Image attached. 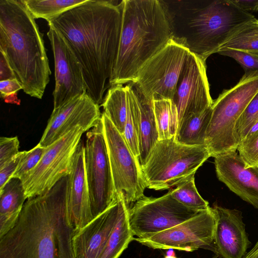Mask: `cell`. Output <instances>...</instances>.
<instances>
[{
	"instance_id": "6da1fadb",
	"label": "cell",
	"mask_w": 258,
	"mask_h": 258,
	"mask_svg": "<svg viewBox=\"0 0 258 258\" xmlns=\"http://www.w3.org/2000/svg\"><path fill=\"white\" fill-rule=\"evenodd\" d=\"M121 20L120 2L87 0L47 22L66 39L81 66L87 93L99 106L115 62Z\"/></svg>"
},
{
	"instance_id": "7a4b0ae2",
	"label": "cell",
	"mask_w": 258,
	"mask_h": 258,
	"mask_svg": "<svg viewBox=\"0 0 258 258\" xmlns=\"http://www.w3.org/2000/svg\"><path fill=\"white\" fill-rule=\"evenodd\" d=\"M68 176L27 199L14 226L0 237V258H75L68 216Z\"/></svg>"
},
{
	"instance_id": "3957f363",
	"label": "cell",
	"mask_w": 258,
	"mask_h": 258,
	"mask_svg": "<svg viewBox=\"0 0 258 258\" xmlns=\"http://www.w3.org/2000/svg\"><path fill=\"white\" fill-rule=\"evenodd\" d=\"M117 54L109 84L135 83L140 69L172 37L162 1L122 0Z\"/></svg>"
},
{
	"instance_id": "277c9868",
	"label": "cell",
	"mask_w": 258,
	"mask_h": 258,
	"mask_svg": "<svg viewBox=\"0 0 258 258\" xmlns=\"http://www.w3.org/2000/svg\"><path fill=\"white\" fill-rule=\"evenodd\" d=\"M23 0H0V50L31 97L42 99L51 74L38 26Z\"/></svg>"
},
{
	"instance_id": "5b68a950",
	"label": "cell",
	"mask_w": 258,
	"mask_h": 258,
	"mask_svg": "<svg viewBox=\"0 0 258 258\" xmlns=\"http://www.w3.org/2000/svg\"><path fill=\"white\" fill-rule=\"evenodd\" d=\"M180 19L169 17L172 37L183 43L190 52L206 60L241 25L253 15L234 5L231 0L200 1L191 6L182 4Z\"/></svg>"
},
{
	"instance_id": "8992f818",
	"label": "cell",
	"mask_w": 258,
	"mask_h": 258,
	"mask_svg": "<svg viewBox=\"0 0 258 258\" xmlns=\"http://www.w3.org/2000/svg\"><path fill=\"white\" fill-rule=\"evenodd\" d=\"M210 157L206 146L183 145L174 138L159 140L141 167L146 186L156 190L176 186L194 176Z\"/></svg>"
},
{
	"instance_id": "52a82bcc",
	"label": "cell",
	"mask_w": 258,
	"mask_h": 258,
	"mask_svg": "<svg viewBox=\"0 0 258 258\" xmlns=\"http://www.w3.org/2000/svg\"><path fill=\"white\" fill-rule=\"evenodd\" d=\"M257 91L258 73L244 74L236 85L224 90L214 101L206 137V145L211 157L237 151L236 123Z\"/></svg>"
},
{
	"instance_id": "ba28073f",
	"label": "cell",
	"mask_w": 258,
	"mask_h": 258,
	"mask_svg": "<svg viewBox=\"0 0 258 258\" xmlns=\"http://www.w3.org/2000/svg\"><path fill=\"white\" fill-rule=\"evenodd\" d=\"M190 51L181 41L172 37L139 71L135 90L144 99L172 100L178 81Z\"/></svg>"
},
{
	"instance_id": "9c48e42d",
	"label": "cell",
	"mask_w": 258,
	"mask_h": 258,
	"mask_svg": "<svg viewBox=\"0 0 258 258\" xmlns=\"http://www.w3.org/2000/svg\"><path fill=\"white\" fill-rule=\"evenodd\" d=\"M84 161L95 218L110 206L116 194L101 117L86 133Z\"/></svg>"
},
{
	"instance_id": "30bf717a",
	"label": "cell",
	"mask_w": 258,
	"mask_h": 258,
	"mask_svg": "<svg viewBox=\"0 0 258 258\" xmlns=\"http://www.w3.org/2000/svg\"><path fill=\"white\" fill-rule=\"evenodd\" d=\"M84 133L83 128L78 126L46 147L37 166L21 180L27 199L47 192L70 174L74 155Z\"/></svg>"
},
{
	"instance_id": "8fae6325",
	"label": "cell",
	"mask_w": 258,
	"mask_h": 258,
	"mask_svg": "<svg viewBox=\"0 0 258 258\" xmlns=\"http://www.w3.org/2000/svg\"><path fill=\"white\" fill-rule=\"evenodd\" d=\"M104 133L115 192L121 194L127 206L143 197L146 187L142 168L123 136L102 113Z\"/></svg>"
},
{
	"instance_id": "7c38bea8",
	"label": "cell",
	"mask_w": 258,
	"mask_h": 258,
	"mask_svg": "<svg viewBox=\"0 0 258 258\" xmlns=\"http://www.w3.org/2000/svg\"><path fill=\"white\" fill-rule=\"evenodd\" d=\"M199 212L178 202L169 191L159 198L144 196L128 209L130 225L134 236L145 238L181 224Z\"/></svg>"
},
{
	"instance_id": "4fadbf2b",
	"label": "cell",
	"mask_w": 258,
	"mask_h": 258,
	"mask_svg": "<svg viewBox=\"0 0 258 258\" xmlns=\"http://www.w3.org/2000/svg\"><path fill=\"white\" fill-rule=\"evenodd\" d=\"M216 220L211 207L199 212L189 219L165 231L145 238H134L153 249L173 248L191 252L200 248L214 252Z\"/></svg>"
},
{
	"instance_id": "5bb4252c",
	"label": "cell",
	"mask_w": 258,
	"mask_h": 258,
	"mask_svg": "<svg viewBox=\"0 0 258 258\" xmlns=\"http://www.w3.org/2000/svg\"><path fill=\"white\" fill-rule=\"evenodd\" d=\"M206 60L190 52L179 76L172 100L178 114V125L184 120L212 107Z\"/></svg>"
},
{
	"instance_id": "9a60e30c",
	"label": "cell",
	"mask_w": 258,
	"mask_h": 258,
	"mask_svg": "<svg viewBox=\"0 0 258 258\" xmlns=\"http://www.w3.org/2000/svg\"><path fill=\"white\" fill-rule=\"evenodd\" d=\"M47 35L50 42L54 61L55 87L53 109L87 92L81 66L63 36L48 24Z\"/></svg>"
},
{
	"instance_id": "2e32d148",
	"label": "cell",
	"mask_w": 258,
	"mask_h": 258,
	"mask_svg": "<svg viewBox=\"0 0 258 258\" xmlns=\"http://www.w3.org/2000/svg\"><path fill=\"white\" fill-rule=\"evenodd\" d=\"M101 115L100 106L87 92L78 96L53 109L39 144L46 148L78 126L87 132Z\"/></svg>"
},
{
	"instance_id": "e0dca14e",
	"label": "cell",
	"mask_w": 258,
	"mask_h": 258,
	"mask_svg": "<svg viewBox=\"0 0 258 258\" xmlns=\"http://www.w3.org/2000/svg\"><path fill=\"white\" fill-rule=\"evenodd\" d=\"M124 201L122 195L116 193L106 210L75 231L73 245L75 258L100 257L116 225Z\"/></svg>"
},
{
	"instance_id": "ac0fdd59",
	"label": "cell",
	"mask_w": 258,
	"mask_h": 258,
	"mask_svg": "<svg viewBox=\"0 0 258 258\" xmlns=\"http://www.w3.org/2000/svg\"><path fill=\"white\" fill-rule=\"evenodd\" d=\"M214 158L219 180L258 209V168L246 167L236 151L221 153Z\"/></svg>"
},
{
	"instance_id": "d6986e66",
	"label": "cell",
	"mask_w": 258,
	"mask_h": 258,
	"mask_svg": "<svg viewBox=\"0 0 258 258\" xmlns=\"http://www.w3.org/2000/svg\"><path fill=\"white\" fill-rule=\"evenodd\" d=\"M211 208L216 220L215 252L222 258H243L250 242L245 230L242 212L217 204Z\"/></svg>"
},
{
	"instance_id": "ffe728a7",
	"label": "cell",
	"mask_w": 258,
	"mask_h": 258,
	"mask_svg": "<svg viewBox=\"0 0 258 258\" xmlns=\"http://www.w3.org/2000/svg\"><path fill=\"white\" fill-rule=\"evenodd\" d=\"M67 204L69 218L75 231L94 219L85 172L84 143L82 141L74 155L68 175Z\"/></svg>"
},
{
	"instance_id": "44dd1931",
	"label": "cell",
	"mask_w": 258,
	"mask_h": 258,
	"mask_svg": "<svg viewBox=\"0 0 258 258\" xmlns=\"http://www.w3.org/2000/svg\"><path fill=\"white\" fill-rule=\"evenodd\" d=\"M26 200L20 179L11 178L0 189V237L14 226Z\"/></svg>"
},
{
	"instance_id": "7402d4cb",
	"label": "cell",
	"mask_w": 258,
	"mask_h": 258,
	"mask_svg": "<svg viewBox=\"0 0 258 258\" xmlns=\"http://www.w3.org/2000/svg\"><path fill=\"white\" fill-rule=\"evenodd\" d=\"M137 96L139 107V141L140 151V155L138 160L142 167L145 164L151 150L159 141V136L153 101L149 102L145 100L138 93Z\"/></svg>"
},
{
	"instance_id": "603a6c76",
	"label": "cell",
	"mask_w": 258,
	"mask_h": 258,
	"mask_svg": "<svg viewBox=\"0 0 258 258\" xmlns=\"http://www.w3.org/2000/svg\"><path fill=\"white\" fill-rule=\"evenodd\" d=\"M212 113V107L182 121L178 125L174 140L189 146L206 145V133Z\"/></svg>"
},
{
	"instance_id": "cb8c5ba5",
	"label": "cell",
	"mask_w": 258,
	"mask_h": 258,
	"mask_svg": "<svg viewBox=\"0 0 258 258\" xmlns=\"http://www.w3.org/2000/svg\"><path fill=\"white\" fill-rule=\"evenodd\" d=\"M128 209L124 201L116 225L99 258H118L134 240L129 222Z\"/></svg>"
},
{
	"instance_id": "d4e9b609",
	"label": "cell",
	"mask_w": 258,
	"mask_h": 258,
	"mask_svg": "<svg viewBox=\"0 0 258 258\" xmlns=\"http://www.w3.org/2000/svg\"><path fill=\"white\" fill-rule=\"evenodd\" d=\"M104 113L115 128L123 134L128 109L127 86H112L102 103Z\"/></svg>"
},
{
	"instance_id": "484cf974",
	"label": "cell",
	"mask_w": 258,
	"mask_h": 258,
	"mask_svg": "<svg viewBox=\"0 0 258 258\" xmlns=\"http://www.w3.org/2000/svg\"><path fill=\"white\" fill-rule=\"evenodd\" d=\"M153 105L159 140L174 138L178 127V114L172 100L154 99Z\"/></svg>"
},
{
	"instance_id": "4316f807",
	"label": "cell",
	"mask_w": 258,
	"mask_h": 258,
	"mask_svg": "<svg viewBox=\"0 0 258 258\" xmlns=\"http://www.w3.org/2000/svg\"><path fill=\"white\" fill-rule=\"evenodd\" d=\"M87 1L23 0V2L35 19L41 18L48 22Z\"/></svg>"
},
{
	"instance_id": "83f0119b",
	"label": "cell",
	"mask_w": 258,
	"mask_h": 258,
	"mask_svg": "<svg viewBox=\"0 0 258 258\" xmlns=\"http://www.w3.org/2000/svg\"><path fill=\"white\" fill-rule=\"evenodd\" d=\"M226 49L258 53V20L255 18L238 28L220 47Z\"/></svg>"
},
{
	"instance_id": "f1b7e54d",
	"label": "cell",
	"mask_w": 258,
	"mask_h": 258,
	"mask_svg": "<svg viewBox=\"0 0 258 258\" xmlns=\"http://www.w3.org/2000/svg\"><path fill=\"white\" fill-rule=\"evenodd\" d=\"M172 197L185 207L202 211L209 209V202L199 193L195 183V175L169 190Z\"/></svg>"
},
{
	"instance_id": "f546056e",
	"label": "cell",
	"mask_w": 258,
	"mask_h": 258,
	"mask_svg": "<svg viewBox=\"0 0 258 258\" xmlns=\"http://www.w3.org/2000/svg\"><path fill=\"white\" fill-rule=\"evenodd\" d=\"M258 121V91L238 119L234 128V136L239 145L246 136L253 124Z\"/></svg>"
},
{
	"instance_id": "4dcf8cb0",
	"label": "cell",
	"mask_w": 258,
	"mask_h": 258,
	"mask_svg": "<svg viewBox=\"0 0 258 258\" xmlns=\"http://www.w3.org/2000/svg\"><path fill=\"white\" fill-rule=\"evenodd\" d=\"M46 148L39 143L32 149L24 151V154L12 178L21 180L24 176L33 169L38 164L44 154Z\"/></svg>"
},
{
	"instance_id": "1f68e13d",
	"label": "cell",
	"mask_w": 258,
	"mask_h": 258,
	"mask_svg": "<svg viewBox=\"0 0 258 258\" xmlns=\"http://www.w3.org/2000/svg\"><path fill=\"white\" fill-rule=\"evenodd\" d=\"M237 151L246 167L258 168V132L246 137L239 143Z\"/></svg>"
},
{
	"instance_id": "d6a6232c",
	"label": "cell",
	"mask_w": 258,
	"mask_h": 258,
	"mask_svg": "<svg viewBox=\"0 0 258 258\" xmlns=\"http://www.w3.org/2000/svg\"><path fill=\"white\" fill-rule=\"evenodd\" d=\"M234 59L243 68L244 75L258 73V53L226 49L218 52Z\"/></svg>"
},
{
	"instance_id": "836d02e7",
	"label": "cell",
	"mask_w": 258,
	"mask_h": 258,
	"mask_svg": "<svg viewBox=\"0 0 258 258\" xmlns=\"http://www.w3.org/2000/svg\"><path fill=\"white\" fill-rule=\"evenodd\" d=\"M122 135L134 155L138 159L140 155L138 122L130 109L129 102L128 112Z\"/></svg>"
},
{
	"instance_id": "e575fe53",
	"label": "cell",
	"mask_w": 258,
	"mask_h": 258,
	"mask_svg": "<svg viewBox=\"0 0 258 258\" xmlns=\"http://www.w3.org/2000/svg\"><path fill=\"white\" fill-rule=\"evenodd\" d=\"M17 137L0 138V169L9 162L20 151Z\"/></svg>"
},
{
	"instance_id": "d590c367",
	"label": "cell",
	"mask_w": 258,
	"mask_h": 258,
	"mask_svg": "<svg viewBox=\"0 0 258 258\" xmlns=\"http://www.w3.org/2000/svg\"><path fill=\"white\" fill-rule=\"evenodd\" d=\"M24 151H20L12 160L0 169V189L12 177L24 154Z\"/></svg>"
},
{
	"instance_id": "8d00e7d4",
	"label": "cell",
	"mask_w": 258,
	"mask_h": 258,
	"mask_svg": "<svg viewBox=\"0 0 258 258\" xmlns=\"http://www.w3.org/2000/svg\"><path fill=\"white\" fill-rule=\"evenodd\" d=\"M22 88V85L17 78L0 81L1 96L3 99L17 93Z\"/></svg>"
},
{
	"instance_id": "74e56055",
	"label": "cell",
	"mask_w": 258,
	"mask_h": 258,
	"mask_svg": "<svg viewBox=\"0 0 258 258\" xmlns=\"http://www.w3.org/2000/svg\"><path fill=\"white\" fill-rule=\"evenodd\" d=\"M16 78L5 53L0 50V81Z\"/></svg>"
},
{
	"instance_id": "f35d334b",
	"label": "cell",
	"mask_w": 258,
	"mask_h": 258,
	"mask_svg": "<svg viewBox=\"0 0 258 258\" xmlns=\"http://www.w3.org/2000/svg\"><path fill=\"white\" fill-rule=\"evenodd\" d=\"M231 1L239 9L245 12L258 11V0H231Z\"/></svg>"
},
{
	"instance_id": "ab89813d",
	"label": "cell",
	"mask_w": 258,
	"mask_h": 258,
	"mask_svg": "<svg viewBox=\"0 0 258 258\" xmlns=\"http://www.w3.org/2000/svg\"><path fill=\"white\" fill-rule=\"evenodd\" d=\"M243 258H258V241Z\"/></svg>"
},
{
	"instance_id": "60d3db41",
	"label": "cell",
	"mask_w": 258,
	"mask_h": 258,
	"mask_svg": "<svg viewBox=\"0 0 258 258\" xmlns=\"http://www.w3.org/2000/svg\"><path fill=\"white\" fill-rule=\"evenodd\" d=\"M4 100L6 103L15 104L19 105L20 104V100L17 97V93L11 94L5 98Z\"/></svg>"
},
{
	"instance_id": "b9f144b4",
	"label": "cell",
	"mask_w": 258,
	"mask_h": 258,
	"mask_svg": "<svg viewBox=\"0 0 258 258\" xmlns=\"http://www.w3.org/2000/svg\"><path fill=\"white\" fill-rule=\"evenodd\" d=\"M257 132H258V121L251 127L246 137L252 136Z\"/></svg>"
},
{
	"instance_id": "7bdbcfd3",
	"label": "cell",
	"mask_w": 258,
	"mask_h": 258,
	"mask_svg": "<svg viewBox=\"0 0 258 258\" xmlns=\"http://www.w3.org/2000/svg\"><path fill=\"white\" fill-rule=\"evenodd\" d=\"M166 255L167 256H175V253L174 251V249L173 248H169L166 251Z\"/></svg>"
},
{
	"instance_id": "ee69618b",
	"label": "cell",
	"mask_w": 258,
	"mask_h": 258,
	"mask_svg": "<svg viewBox=\"0 0 258 258\" xmlns=\"http://www.w3.org/2000/svg\"><path fill=\"white\" fill-rule=\"evenodd\" d=\"M164 258H177L176 256H167L166 255Z\"/></svg>"
},
{
	"instance_id": "f6af8a7d",
	"label": "cell",
	"mask_w": 258,
	"mask_h": 258,
	"mask_svg": "<svg viewBox=\"0 0 258 258\" xmlns=\"http://www.w3.org/2000/svg\"><path fill=\"white\" fill-rule=\"evenodd\" d=\"M221 258H222V257H221Z\"/></svg>"
}]
</instances>
